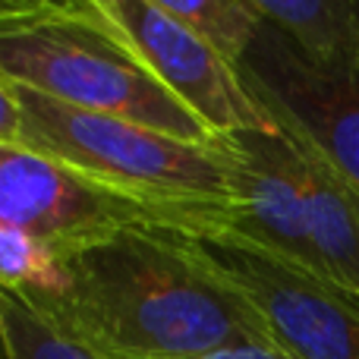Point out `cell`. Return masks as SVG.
Segmentation results:
<instances>
[{"mask_svg": "<svg viewBox=\"0 0 359 359\" xmlns=\"http://www.w3.org/2000/svg\"><path fill=\"white\" fill-rule=\"evenodd\" d=\"M98 359H202L274 347L259 309L196 236L136 224L63 262V287L29 303Z\"/></svg>", "mask_w": 359, "mask_h": 359, "instance_id": "cell-1", "label": "cell"}, {"mask_svg": "<svg viewBox=\"0 0 359 359\" xmlns=\"http://www.w3.org/2000/svg\"><path fill=\"white\" fill-rule=\"evenodd\" d=\"M0 145H22L136 202L151 224L208 240L233 227L240 192L227 142L168 133L63 104L0 76Z\"/></svg>", "mask_w": 359, "mask_h": 359, "instance_id": "cell-2", "label": "cell"}, {"mask_svg": "<svg viewBox=\"0 0 359 359\" xmlns=\"http://www.w3.org/2000/svg\"><path fill=\"white\" fill-rule=\"evenodd\" d=\"M0 76L186 142H221L151 73L101 0H4Z\"/></svg>", "mask_w": 359, "mask_h": 359, "instance_id": "cell-3", "label": "cell"}, {"mask_svg": "<svg viewBox=\"0 0 359 359\" xmlns=\"http://www.w3.org/2000/svg\"><path fill=\"white\" fill-rule=\"evenodd\" d=\"M240 76L274 126L312 149L359 192V63H312L265 22Z\"/></svg>", "mask_w": 359, "mask_h": 359, "instance_id": "cell-4", "label": "cell"}, {"mask_svg": "<svg viewBox=\"0 0 359 359\" xmlns=\"http://www.w3.org/2000/svg\"><path fill=\"white\" fill-rule=\"evenodd\" d=\"M136 224L151 217L98 180L22 145H0V227L67 262Z\"/></svg>", "mask_w": 359, "mask_h": 359, "instance_id": "cell-5", "label": "cell"}, {"mask_svg": "<svg viewBox=\"0 0 359 359\" xmlns=\"http://www.w3.org/2000/svg\"><path fill=\"white\" fill-rule=\"evenodd\" d=\"M198 243L259 309L278 350L290 359H359V303L353 297L236 236Z\"/></svg>", "mask_w": 359, "mask_h": 359, "instance_id": "cell-6", "label": "cell"}, {"mask_svg": "<svg viewBox=\"0 0 359 359\" xmlns=\"http://www.w3.org/2000/svg\"><path fill=\"white\" fill-rule=\"evenodd\" d=\"M101 10L136 44L149 69L174 92L217 139L230 133L271 130V117L262 111L240 76L161 6V0H101Z\"/></svg>", "mask_w": 359, "mask_h": 359, "instance_id": "cell-7", "label": "cell"}, {"mask_svg": "<svg viewBox=\"0 0 359 359\" xmlns=\"http://www.w3.org/2000/svg\"><path fill=\"white\" fill-rule=\"evenodd\" d=\"M236 158V205L233 227L221 236L265 249L290 265L322 278L309 224V177L306 155L280 126L224 136Z\"/></svg>", "mask_w": 359, "mask_h": 359, "instance_id": "cell-8", "label": "cell"}, {"mask_svg": "<svg viewBox=\"0 0 359 359\" xmlns=\"http://www.w3.org/2000/svg\"><path fill=\"white\" fill-rule=\"evenodd\" d=\"M268 25L312 63H359V0H252Z\"/></svg>", "mask_w": 359, "mask_h": 359, "instance_id": "cell-9", "label": "cell"}, {"mask_svg": "<svg viewBox=\"0 0 359 359\" xmlns=\"http://www.w3.org/2000/svg\"><path fill=\"white\" fill-rule=\"evenodd\" d=\"M161 6L233 67L246 60L265 25L252 0H161Z\"/></svg>", "mask_w": 359, "mask_h": 359, "instance_id": "cell-10", "label": "cell"}, {"mask_svg": "<svg viewBox=\"0 0 359 359\" xmlns=\"http://www.w3.org/2000/svg\"><path fill=\"white\" fill-rule=\"evenodd\" d=\"M0 334L4 359H98L6 290L0 293Z\"/></svg>", "mask_w": 359, "mask_h": 359, "instance_id": "cell-11", "label": "cell"}, {"mask_svg": "<svg viewBox=\"0 0 359 359\" xmlns=\"http://www.w3.org/2000/svg\"><path fill=\"white\" fill-rule=\"evenodd\" d=\"M0 284L25 303L54 297L63 287V262L32 236L0 227Z\"/></svg>", "mask_w": 359, "mask_h": 359, "instance_id": "cell-12", "label": "cell"}, {"mask_svg": "<svg viewBox=\"0 0 359 359\" xmlns=\"http://www.w3.org/2000/svg\"><path fill=\"white\" fill-rule=\"evenodd\" d=\"M202 359H290L284 350L278 347H262V344H249V347H230L221 353H211Z\"/></svg>", "mask_w": 359, "mask_h": 359, "instance_id": "cell-13", "label": "cell"}]
</instances>
